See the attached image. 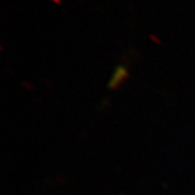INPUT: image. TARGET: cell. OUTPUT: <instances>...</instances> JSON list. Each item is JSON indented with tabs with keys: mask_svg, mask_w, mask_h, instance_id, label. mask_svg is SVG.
<instances>
[{
	"mask_svg": "<svg viewBox=\"0 0 195 195\" xmlns=\"http://www.w3.org/2000/svg\"><path fill=\"white\" fill-rule=\"evenodd\" d=\"M128 76H129L128 70H127V68L125 66L120 65V66L116 67L115 73H114L113 77H112V79H111L110 84H108V88L110 89L118 88L119 86L128 78Z\"/></svg>",
	"mask_w": 195,
	"mask_h": 195,
	"instance_id": "cell-1",
	"label": "cell"
}]
</instances>
